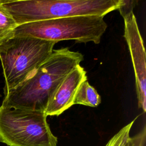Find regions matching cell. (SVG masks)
<instances>
[{
    "label": "cell",
    "mask_w": 146,
    "mask_h": 146,
    "mask_svg": "<svg viewBox=\"0 0 146 146\" xmlns=\"http://www.w3.org/2000/svg\"><path fill=\"white\" fill-rule=\"evenodd\" d=\"M121 0H3L17 25L79 15L104 17L117 10Z\"/></svg>",
    "instance_id": "cell-2"
},
{
    "label": "cell",
    "mask_w": 146,
    "mask_h": 146,
    "mask_svg": "<svg viewBox=\"0 0 146 146\" xmlns=\"http://www.w3.org/2000/svg\"><path fill=\"white\" fill-rule=\"evenodd\" d=\"M124 21V34L128 44L135 75V84L139 108L146 111L145 52L133 12L122 16Z\"/></svg>",
    "instance_id": "cell-6"
},
{
    "label": "cell",
    "mask_w": 146,
    "mask_h": 146,
    "mask_svg": "<svg viewBox=\"0 0 146 146\" xmlns=\"http://www.w3.org/2000/svg\"><path fill=\"white\" fill-rule=\"evenodd\" d=\"M137 3V1H125L121 0V4L118 8V10L121 16L133 11V8Z\"/></svg>",
    "instance_id": "cell-12"
},
{
    "label": "cell",
    "mask_w": 146,
    "mask_h": 146,
    "mask_svg": "<svg viewBox=\"0 0 146 146\" xmlns=\"http://www.w3.org/2000/svg\"><path fill=\"white\" fill-rule=\"evenodd\" d=\"M83 60V55L68 47L51 55L22 83L5 95L2 106L44 111L53 92L64 78Z\"/></svg>",
    "instance_id": "cell-1"
},
{
    "label": "cell",
    "mask_w": 146,
    "mask_h": 146,
    "mask_svg": "<svg viewBox=\"0 0 146 146\" xmlns=\"http://www.w3.org/2000/svg\"><path fill=\"white\" fill-rule=\"evenodd\" d=\"M87 80L86 71L79 65L73 69L62 81L50 96L44 113L59 116L74 105L77 90L82 82Z\"/></svg>",
    "instance_id": "cell-7"
},
{
    "label": "cell",
    "mask_w": 146,
    "mask_h": 146,
    "mask_svg": "<svg viewBox=\"0 0 146 146\" xmlns=\"http://www.w3.org/2000/svg\"><path fill=\"white\" fill-rule=\"evenodd\" d=\"M146 139L145 126L136 135L129 137L125 143L124 146H144Z\"/></svg>",
    "instance_id": "cell-11"
},
{
    "label": "cell",
    "mask_w": 146,
    "mask_h": 146,
    "mask_svg": "<svg viewBox=\"0 0 146 146\" xmlns=\"http://www.w3.org/2000/svg\"><path fill=\"white\" fill-rule=\"evenodd\" d=\"M18 26L12 15L0 0V45L13 36L15 29Z\"/></svg>",
    "instance_id": "cell-9"
},
{
    "label": "cell",
    "mask_w": 146,
    "mask_h": 146,
    "mask_svg": "<svg viewBox=\"0 0 146 146\" xmlns=\"http://www.w3.org/2000/svg\"><path fill=\"white\" fill-rule=\"evenodd\" d=\"M55 43L33 37L13 36L0 45L5 95L22 83L51 55Z\"/></svg>",
    "instance_id": "cell-3"
},
{
    "label": "cell",
    "mask_w": 146,
    "mask_h": 146,
    "mask_svg": "<svg viewBox=\"0 0 146 146\" xmlns=\"http://www.w3.org/2000/svg\"><path fill=\"white\" fill-rule=\"evenodd\" d=\"M135 120L123 127L117 133L110 139L105 146H124L125 143L130 137V130Z\"/></svg>",
    "instance_id": "cell-10"
},
{
    "label": "cell",
    "mask_w": 146,
    "mask_h": 146,
    "mask_svg": "<svg viewBox=\"0 0 146 146\" xmlns=\"http://www.w3.org/2000/svg\"><path fill=\"white\" fill-rule=\"evenodd\" d=\"M0 96H1V95H0Z\"/></svg>",
    "instance_id": "cell-13"
},
{
    "label": "cell",
    "mask_w": 146,
    "mask_h": 146,
    "mask_svg": "<svg viewBox=\"0 0 146 146\" xmlns=\"http://www.w3.org/2000/svg\"><path fill=\"white\" fill-rule=\"evenodd\" d=\"M107 25L104 17L79 15L47 19L18 25L13 36H28L58 42L74 40L78 43L100 42Z\"/></svg>",
    "instance_id": "cell-4"
},
{
    "label": "cell",
    "mask_w": 146,
    "mask_h": 146,
    "mask_svg": "<svg viewBox=\"0 0 146 146\" xmlns=\"http://www.w3.org/2000/svg\"><path fill=\"white\" fill-rule=\"evenodd\" d=\"M0 142L9 146H56L44 111L0 106Z\"/></svg>",
    "instance_id": "cell-5"
},
{
    "label": "cell",
    "mask_w": 146,
    "mask_h": 146,
    "mask_svg": "<svg viewBox=\"0 0 146 146\" xmlns=\"http://www.w3.org/2000/svg\"><path fill=\"white\" fill-rule=\"evenodd\" d=\"M101 103V97L87 80L81 83L75 95L74 104L96 107Z\"/></svg>",
    "instance_id": "cell-8"
}]
</instances>
